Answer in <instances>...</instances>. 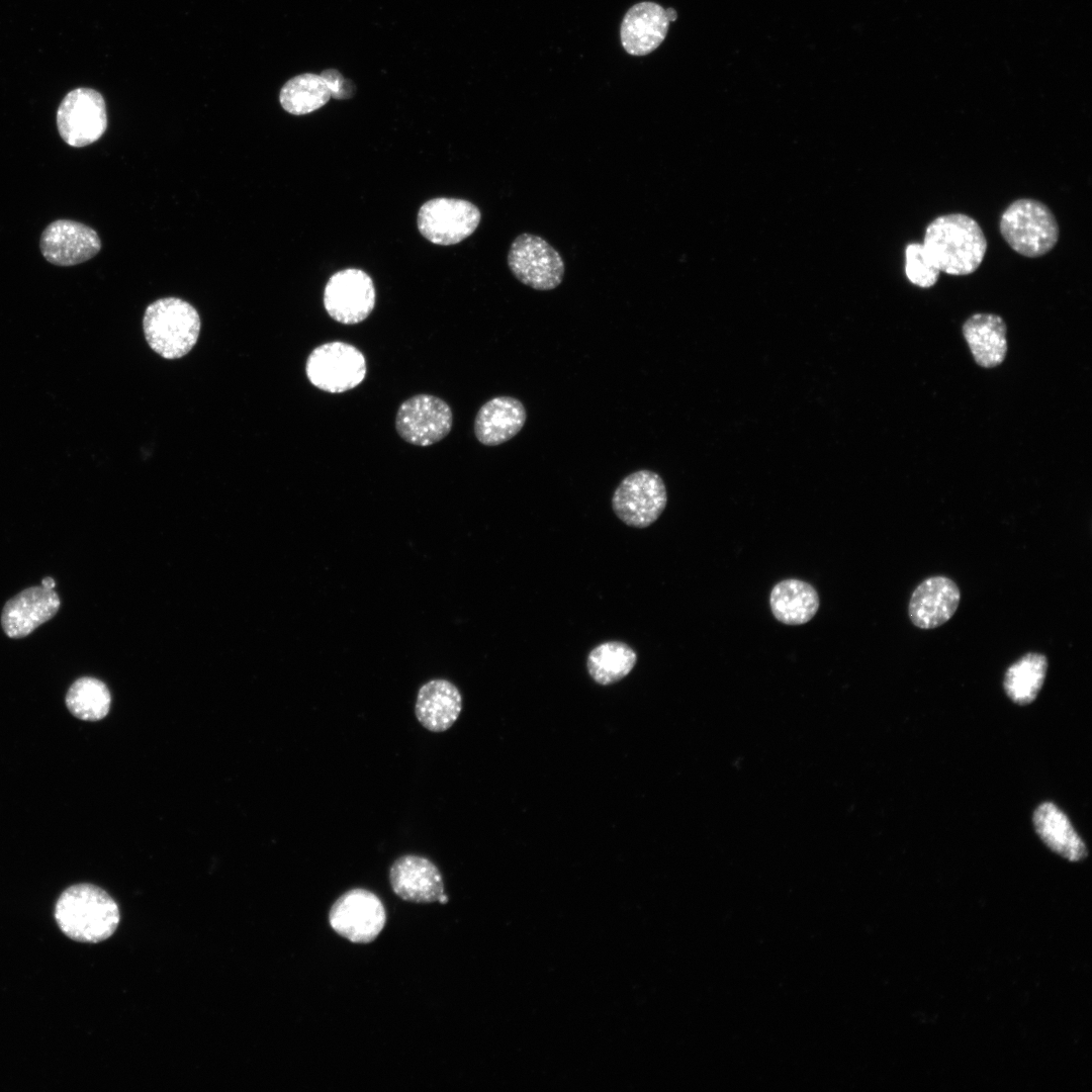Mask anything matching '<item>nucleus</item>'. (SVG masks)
<instances>
[{"label": "nucleus", "instance_id": "nucleus-1", "mask_svg": "<svg viewBox=\"0 0 1092 1092\" xmlns=\"http://www.w3.org/2000/svg\"><path fill=\"white\" fill-rule=\"evenodd\" d=\"M922 246L940 272L962 276L978 270L988 244L976 219L965 213H947L927 225Z\"/></svg>", "mask_w": 1092, "mask_h": 1092}, {"label": "nucleus", "instance_id": "nucleus-2", "mask_svg": "<svg viewBox=\"0 0 1092 1092\" xmlns=\"http://www.w3.org/2000/svg\"><path fill=\"white\" fill-rule=\"evenodd\" d=\"M55 918L68 937L96 943L114 933L120 913L116 902L104 890L91 884H77L59 897Z\"/></svg>", "mask_w": 1092, "mask_h": 1092}, {"label": "nucleus", "instance_id": "nucleus-3", "mask_svg": "<svg viewBox=\"0 0 1092 1092\" xmlns=\"http://www.w3.org/2000/svg\"><path fill=\"white\" fill-rule=\"evenodd\" d=\"M143 326L146 340L156 353L166 359H177L196 344L200 318L187 301L167 297L147 307Z\"/></svg>", "mask_w": 1092, "mask_h": 1092}, {"label": "nucleus", "instance_id": "nucleus-4", "mask_svg": "<svg viewBox=\"0 0 1092 1092\" xmlns=\"http://www.w3.org/2000/svg\"><path fill=\"white\" fill-rule=\"evenodd\" d=\"M999 231L1008 246L1027 258L1051 252L1060 237L1059 223L1051 208L1032 198L1011 202L1001 214Z\"/></svg>", "mask_w": 1092, "mask_h": 1092}, {"label": "nucleus", "instance_id": "nucleus-5", "mask_svg": "<svg viewBox=\"0 0 1092 1092\" xmlns=\"http://www.w3.org/2000/svg\"><path fill=\"white\" fill-rule=\"evenodd\" d=\"M309 382L330 393H342L365 379L367 366L363 353L355 346L333 341L315 347L305 366Z\"/></svg>", "mask_w": 1092, "mask_h": 1092}, {"label": "nucleus", "instance_id": "nucleus-6", "mask_svg": "<svg viewBox=\"0 0 1092 1092\" xmlns=\"http://www.w3.org/2000/svg\"><path fill=\"white\" fill-rule=\"evenodd\" d=\"M667 492L661 476L651 470L641 469L624 477L612 496L616 516L626 525L646 528L653 524L664 511Z\"/></svg>", "mask_w": 1092, "mask_h": 1092}, {"label": "nucleus", "instance_id": "nucleus-7", "mask_svg": "<svg viewBox=\"0 0 1092 1092\" xmlns=\"http://www.w3.org/2000/svg\"><path fill=\"white\" fill-rule=\"evenodd\" d=\"M508 265L520 282L536 290L556 288L565 272L558 251L545 239L530 233H523L512 242Z\"/></svg>", "mask_w": 1092, "mask_h": 1092}, {"label": "nucleus", "instance_id": "nucleus-8", "mask_svg": "<svg viewBox=\"0 0 1092 1092\" xmlns=\"http://www.w3.org/2000/svg\"><path fill=\"white\" fill-rule=\"evenodd\" d=\"M57 126L63 141L80 148L95 143L105 132L107 114L102 95L91 88H76L60 103Z\"/></svg>", "mask_w": 1092, "mask_h": 1092}, {"label": "nucleus", "instance_id": "nucleus-9", "mask_svg": "<svg viewBox=\"0 0 1092 1092\" xmlns=\"http://www.w3.org/2000/svg\"><path fill=\"white\" fill-rule=\"evenodd\" d=\"M453 426V413L442 398L421 393L404 400L395 416L399 437L416 446H430L443 440Z\"/></svg>", "mask_w": 1092, "mask_h": 1092}, {"label": "nucleus", "instance_id": "nucleus-10", "mask_svg": "<svg viewBox=\"0 0 1092 1092\" xmlns=\"http://www.w3.org/2000/svg\"><path fill=\"white\" fill-rule=\"evenodd\" d=\"M329 922L344 938L355 943H369L383 929L386 912L374 893L365 889H352L332 905Z\"/></svg>", "mask_w": 1092, "mask_h": 1092}, {"label": "nucleus", "instance_id": "nucleus-11", "mask_svg": "<svg viewBox=\"0 0 1092 1092\" xmlns=\"http://www.w3.org/2000/svg\"><path fill=\"white\" fill-rule=\"evenodd\" d=\"M480 210L473 203L457 198H434L418 212V229L428 241L448 246L468 238L478 226Z\"/></svg>", "mask_w": 1092, "mask_h": 1092}, {"label": "nucleus", "instance_id": "nucleus-12", "mask_svg": "<svg viewBox=\"0 0 1092 1092\" xmlns=\"http://www.w3.org/2000/svg\"><path fill=\"white\" fill-rule=\"evenodd\" d=\"M375 287L363 270L348 268L334 273L324 290V306L328 314L343 325L363 322L375 305Z\"/></svg>", "mask_w": 1092, "mask_h": 1092}, {"label": "nucleus", "instance_id": "nucleus-13", "mask_svg": "<svg viewBox=\"0 0 1092 1092\" xmlns=\"http://www.w3.org/2000/svg\"><path fill=\"white\" fill-rule=\"evenodd\" d=\"M39 246L48 262L73 266L94 257L101 249V241L90 226L70 219H59L44 229Z\"/></svg>", "mask_w": 1092, "mask_h": 1092}, {"label": "nucleus", "instance_id": "nucleus-14", "mask_svg": "<svg viewBox=\"0 0 1092 1092\" xmlns=\"http://www.w3.org/2000/svg\"><path fill=\"white\" fill-rule=\"evenodd\" d=\"M961 601L958 584L944 575L922 580L913 590L908 616L920 629H934L946 623L956 613Z\"/></svg>", "mask_w": 1092, "mask_h": 1092}, {"label": "nucleus", "instance_id": "nucleus-15", "mask_svg": "<svg viewBox=\"0 0 1092 1092\" xmlns=\"http://www.w3.org/2000/svg\"><path fill=\"white\" fill-rule=\"evenodd\" d=\"M60 598L54 588L30 586L9 599L2 610L1 626L12 639L29 635L59 611Z\"/></svg>", "mask_w": 1092, "mask_h": 1092}, {"label": "nucleus", "instance_id": "nucleus-16", "mask_svg": "<svg viewBox=\"0 0 1092 1092\" xmlns=\"http://www.w3.org/2000/svg\"><path fill=\"white\" fill-rule=\"evenodd\" d=\"M389 883L402 900L414 903H433L444 894L439 869L430 859L405 854L396 858L389 870Z\"/></svg>", "mask_w": 1092, "mask_h": 1092}, {"label": "nucleus", "instance_id": "nucleus-17", "mask_svg": "<svg viewBox=\"0 0 1092 1092\" xmlns=\"http://www.w3.org/2000/svg\"><path fill=\"white\" fill-rule=\"evenodd\" d=\"M669 20L666 10L654 2H640L632 6L621 24V42L632 56H645L657 49L664 40Z\"/></svg>", "mask_w": 1092, "mask_h": 1092}, {"label": "nucleus", "instance_id": "nucleus-18", "mask_svg": "<svg viewBox=\"0 0 1092 1092\" xmlns=\"http://www.w3.org/2000/svg\"><path fill=\"white\" fill-rule=\"evenodd\" d=\"M527 412L515 397L495 396L481 405L474 419V435L485 446L500 445L515 437L524 427Z\"/></svg>", "mask_w": 1092, "mask_h": 1092}, {"label": "nucleus", "instance_id": "nucleus-19", "mask_svg": "<svg viewBox=\"0 0 1092 1092\" xmlns=\"http://www.w3.org/2000/svg\"><path fill=\"white\" fill-rule=\"evenodd\" d=\"M462 710V696L457 687L444 678L429 680L417 695L415 714L427 730L443 732L458 719Z\"/></svg>", "mask_w": 1092, "mask_h": 1092}, {"label": "nucleus", "instance_id": "nucleus-20", "mask_svg": "<svg viewBox=\"0 0 1092 1092\" xmlns=\"http://www.w3.org/2000/svg\"><path fill=\"white\" fill-rule=\"evenodd\" d=\"M1007 328L993 313H975L963 326V334L976 363L984 368L1001 364L1007 354Z\"/></svg>", "mask_w": 1092, "mask_h": 1092}, {"label": "nucleus", "instance_id": "nucleus-21", "mask_svg": "<svg viewBox=\"0 0 1092 1092\" xmlns=\"http://www.w3.org/2000/svg\"><path fill=\"white\" fill-rule=\"evenodd\" d=\"M1033 825L1044 844L1070 861L1086 857L1087 848L1067 815L1055 804H1040L1033 814Z\"/></svg>", "mask_w": 1092, "mask_h": 1092}, {"label": "nucleus", "instance_id": "nucleus-22", "mask_svg": "<svg viewBox=\"0 0 1092 1092\" xmlns=\"http://www.w3.org/2000/svg\"><path fill=\"white\" fill-rule=\"evenodd\" d=\"M769 605L774 617L787 625L809 622L819 609L817 590L810 583L790 578L778 582L770 592Z\"/></svg>", "mask_w": 1092, "mask_h": 1092}, {"label": "nucleus", "instance_id": "nucleus-23", "mask_svg": "<svg viewBox=\"0 0 1092 1092\" xmlns=\"http://www.w3.org/2000/svg\"><path fill=\"white\" fill-rule=\"evenodd\" d=\"M1048 658L1039 652H1027L1005 671L1003 688L1008 698L1026 705L1035 700L1046 675Z\"/></svg>", "mask_w": 1092, "mask_h": 1092}, {"label": "nucleus", "instance_id": "nucleus-24", "mask_svg": "<svg viewBox=\"0 0 1092 1092\" xmlns=\"http://www.w3.org/2000/svg\"><path fill=\"white\" fill-rule=\"evenodd\" d=\"M637 661V654L628 644L607 641L588 654L586 667L592 678L602 685H613L628 675Z\"/></svg>", "mask_w": 1092, "mask_h": 1092}, {"label": "nucleus", "instance_id": "nucleus-25", "mask_svg": "<svg viewBox=\"0 0 1092 1092\" xmlns=\"http://www.w3.org/2000/svg\"><path fill=\"white\" fill-rule=\"evenodd\" d=\"M331 97V90L324 77L312 73L291 78L279 94L281 106L295 115L310 113L321 108Z\"/></svg>", "mask_w": 1092, "mask_h": 1092}, {"label": "nucleus", "instance_id": "nucleus-26", "mask_svg": "<svg viewBox=\"0 0 1092 1092\" xmlns=\"http://www.w3.org/2000/svg\"><path fill=\"white\" fill-rule=\"evenodd\" d=\"M65 701L75 717L85 721H97L108 714L111 696L104 682L84 676L71 685Z\"/></svg>", "mask_w": 1092, "mask_h": 1092}, {"label": "nucleus", "instance_id": "nucleus-27", "mask_svg": "<svg viewBox=\"0 0 1092 1092\" xmlns=\"http://www.w3.org/2000/svg\"><path fill=\"white\" fill-rule=\"evenodd\" d=\"M905 273L919 287L929 288L939 278L940 271L930 262L920 243H910L905 249Z\"/></svg>", "mask_w": 1092, "mask_h": 1092}, {"label": "nucleus", "instance_id": "nucleus-28", "mask_svg": "<svg viewBox=\"0 0 1092 1092\" xmlns=\"http://www.w3.org/2000/svg\"><path fill=\"white\" fill-rule=\"evenodd\" d=\"M326 80L332 97L336 99L350 98L355 91V86L349 80L343 78V76L334 69H329L321 74Z\"/></svg>", "mask_w": 1092, "mask_h": 1092}, {"label": "nucleus", "instance_id": "nucleus-29", "mask_svg": "<svg viewBox=\"0 0 1092 1092\" xmlns=\"http://www.w3.org/2000/svg\"><path fill=\"white\" fill-rule=\"evenodd\" d=\"M40 585H42L43 587H47V588H55L56 581L52 577L47 576V577L42 578Z\"/></svg>", "mask_w": 1092, "mask_h": 1092}, {"label": "nucleus", "instance_id": "nucleus-30", "mask_svg": "<svg viewBox=\"0 0 1092 1092\" xmlns=\"http://www.w3.org/2000/svg\"><path fill=\"white\" fill-rule=\"evenodd\" d=\"M665 10H666L668 20L669 21H674L676 19V16H677L675 10L672 9V8H668V9H665Z\"/></svg>", "mask_w": 1092, "mask_h": 1092}, {"label": "nucleus", "instance_id": "nucleus-31", "mask_svg": "<svg viewBox=\"0 0 1092 1092\" xmlns=\"http://www.w3.org/2000/svg\"><path fill=\"white\" fill-rule=\"evenodd\" d=\"M438 902H440V903H442V904H445V903H447V902H448V897H447L446 895H444V894H443V895H442V896H441V897L439 898V901H438Z\"/></svg>", "mask_w": 1092, "mask_h": 1092}]
</instances>
